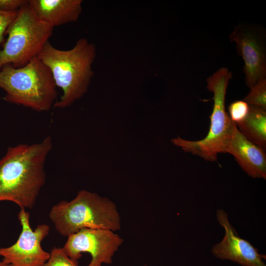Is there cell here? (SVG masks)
<instances>
[{
	"mask_svg": "<svg viewBox=\"0 0 266 266\" xmlns=\"http://www.w3.org/2000/svg\"><path fill=\"white\" fill-rule=\"evenodd\" d=\"M123 241L111 230L86 228L68 236L62 248L76 266H79L78 260L83 253L91 256L87 266H102L112 263L113 258Z\"/></svg>",
	"mask_w": 266,
	"mask_h": 266,
	"instance_id": "7",
	"label": "cell"
},
{
	"mask_svg": "<svg viewBox=\"0 0 266 266\" xmlns=\"http://www.w3.org/2000/svg\"><path fill=\"white\" fill-rule=\"evenodd\" d=\"M249 105L244 100H235L228 107L229 115L231 120L237 123L242 121L247 116Z\"/></svg>",
	"mask_w": 266,
	"mask_h": 266,
	"instance_id": "15",
	"label": "cell"
},
{
	"mask_svg": "<svg viewBox=\"0 0 266 266\" xmlns=\"http://www.w3.org/2000/svg\"><path fill=\"white\" fill-rule=\"evenodd\" d=\"M250 89L243 100L249 105L266 110V77L260 79Z\"/></svg>",
	"mask_w": 266,
	"mask_h": 266,
	"instance_id": "14",
	"label": "cell"
},
{
	"mask_svg": "<svg viewBox=\"0 0 266 266\" xmlns=\"http://www.w3.org/2000/svg\"><path fill=\"white\" fill-rule=\"evenodd\" d=\"M49 217L55 229L68 236L83 229H121L120 214L110 199L85 190L78 192L70 201L62 200L49 211Z\"/></svg>",
	"mask_w": 266,
	"mask_h": 266,
	"instance_id": "4",
	"label": "cell"
},
{
	"mask_svg": "<svg viewBox=\"0 0 266 266\" xmlns=\"http://www.w3.org/2000/svg\"><path fill=\"white\" fill-rule=\"evenodd\" d=\"M238 130L251 142L265 151L266 148V110L249 105L246 117L235 123Z\"/></svg>",
	"mask_w": 266,
	"mask_h": 266,
	"instance_id": "13",
	"label": "cell"
},
{
	"mask_svg": "<svg viewBox=\"0 0 266 266\" xmlns=\"http://www.w3.org/2000/svg\"><path fill=\"white\" fill-rule=\"evenodd\" d=\"M54 28L40 20L28 3L21 7L5 35L0 50V70L6 65L22 67L37 57L53 34Z\"/></svg>",
	"mask_w": 266,
	"mask_h": 266,
	"instance_id": "6",
	"label": "cell"
},
{
	"mask_svg": "<svg viewBox=\"0 0 266 266\" xmlns=\"http://www.w3.org/2000/svg\"><path fill=\"white\" fill-rule=\"evenodd\" d=\"M17 12L18 11L7 12L0 10V45L3 41L7 29L16 18Z\"/></svg>",
	"mask_w": 266,
	"mask_h": 266,
	"instance_id": "17",
	"label": "cell"
},
{
	"mask_svg": "<svg viewBox=\"0 0 266 266\" xmlns=\"http://www.w3.org/2000/svg\"><path fill=\"white\" fill-rule=\"evenodd\" d=\"M28 0H0V10L4 11H17L28 3Z\"/></svg>",
	"mask_w": 266,
	"mask_h": 266,
	"instance_id": "18",
	"label": "cell"
},
{
	"mask_svg": "<svg viewBox=\"0 0 266 266\" xmlns=\"http://www.w3.org/2000/svg\"><path fill=\"white\" fill-rule=\"evenodd\" d=\"M50 136L38 143L9 147L0 159V201L32 209L46 181L45 162L52 149Z\"/></svg>",
	"mask_w": 266,
	"mask_h": 266,
	"instance_id": "1",
	"label": "cell"
},
{
	"mask_svg": "<svg viewBox=\"0 0 266 266\" xmlns=\"http://www.w3.org/2000/svg\"><path fill=\"white\" fill-rule=\"evenodd\" d=\"M5 101L38 112L48 111L57 100V86L49 68L35 57L25 66L6 65L0 70Z\"/></svg>",
	"mask_w": 266,
	"mask_h": 266,
	"instance_id": "3",
	"label": "cell"
},
{
	"mask_svg": "<svg viewBox=\"0 0 266 266\" xmlns=\"http://www.w3.org/2000/svg\"><path fill=\"white\" fill-rule=\"evenodd\" d=\"M216 218L223 228L225 234L222 240L214 244L211 250L213 256L221 260H229L241 266H266V256L248 241L239 236L230 223L227 213L222 209L216 211Z\"/></svg>",
	"mask_w": 266,
	"mask_h": 266,
	"instance_id": "10",
	"label": "cell"
},
{
	"mask_svg": "<svg viewBox=\"0 0 266 266\" xmlns=\"http://www.w3.org/2000/svg\"><path fill=\"white\" fill-rule=\"evenodd\" d=\"M96 56V46L85 37L79 38L69 50L57 49L49 41L45 44L38 57L50 70L56 86L63 91L54 107H69L86 94L94 76Z\"/></svg>",
	"mask_w": 266,
	"mask_h": 266,
	"instance_id": "2",
	"label": "cell"
},
{
	"mask_svg": "<svg viewBox=\"0 0 266 266\" xmlns=\"http://www.w3.org/2000/svg\"><path fill=\"white\" fill-rule=\"evenodd\" d=\"M226 153L233 155L241 168L251 177L266 179L265 151L249 140L234 122Z\"/></svg>",
	"mask_w": 266,
	"mask_h": 266,
	"instance_id": "11",
	"label": "cell"
},
{
	"mask_svg": "<svg viewBox=\"0 0 266 266\" xmlns=\"http://www.w3.org/2000/svg\"><path fill=\"white\" fill-rule=\"evenodd\" d=\"M144 266H148L147 265H144Z\"/></svg>",
	"mask_w": 266,
	"mask_h": 266,
	"instance_id": "20",
	"label": "cell"
},
{
	"mask_svg": "<svg viewBox=\"0 0 266 266\" xmlns=\"http://www.w3.org/2000/svg\"><path fill=\"white\" fill-rule=\"evenodd\" d=\"M30 215L21 209L18 218L22 231L16 241L8 247L0 248L2 261L12 266H44L50 256L41 246L42 241L49 234L50 227L38 225L33 231L30 223Z\"/></svg>",
	"mask_w": 266,
	"mask_h": 266,
	"instance_id": "8",
	"label": "cell"
},
{
	"mask_svg": "<svg viewBox=\"0 0 266 266\" xmlns=\"http://www.w3.org/2000/svg\"><path fill=\"white\" fill-rule=\"evenodd\" d=\"M255 26H237L230 34L236 43V50L244 61L246 85L251 88L260 79L266 77V37Z\"/></svg>",
	"mask_w": 266,
	"mask_h": 266,
	"instance_id": "9",
	"label": "cell"
},
{
	"mask_svg": "<svg viewBox=\"0 0 266 266\" xmlns=\"http://www.w3.org/2000/svg\"><path fill=\"white\" fill-rule=\"evenodd\" d=\"M44 266H76L64 252L62 248L54 247Z\"/></svg>",
	"mask_w": 266,
	"mask_h": 266,
	"instance_id": "16",
	"label": "cell"
},
{
	"mask_svg": "<svg viewBox=\"0 0 266 266\" xmlns=\"http://www.w3.org/2000/svg\"><path fill=\"white\" fill-rule=\"evenodd\" d=\"M0 266H12L10 264L5 263L2 261H0Z\"/></svg>",
	"mask_w": 266,
	"mask_h": 266,
	"instance_id": "19",
	"label": "cell"
},
{
	"mask_svg": "<svg viewBox=\"0 0 266 266\" xmlns=\"http://www.w3.org/2000/svg\"><path fill=\"white\" fill-rule=\"evenodd\" d=\"M232 78V72L223 67L206 79V87L213 93L214 101L207 135L197 141L185 140L178 136L171 140L173 144L185 152L197 155L208 161H216L218 154L226 153L234 123L225 111L227 89Z\"/></svg>",
	"mask_w": 266,
	"mask_h": 266,
	"instance_id": "5",
	"label": "cell"
},
{
	"mask_svg": "<svg viewBox=\"0 0 266 266\" xmlns=\"http://www.w3.org/2000/svg\"><path fill=\"white\" fill-rule=\"evenodd\" d=\"M82 3V0H28L36 16L53 28L77 21Z\"/></svg>",
	"mask_w": 266,
	"mask_h": 266,
	"instance_id": "12",
	"label": "cell"
}]
</instances>
